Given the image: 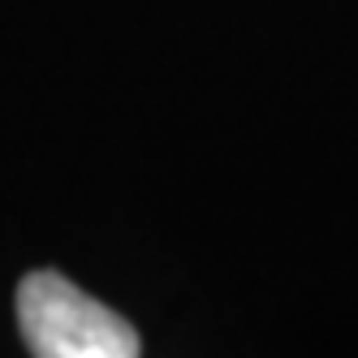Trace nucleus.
<instances>
[{"label":"nucleus","mask_w":358,"mask_h":358,"mask_svg":"<svg viewBox=\"0 0 358 358\" xmlns=\"http://www.w3.org/2000/svg\"><path fill=\"white\" fill-rule=\"evenodd\" d=\"M17 320L39 358H134L138 332L57 272H31L17 289Z\"/></svg>","instance_id":"1"}]
</instances>
